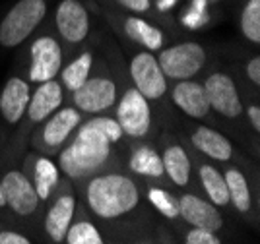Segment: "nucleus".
Segmentation results:
<instances>
[{
    "instance_id": "obj_1",
    "label": "nucleus",
    "mask_w": 260,
    "mask_h": 244,
    "mask_svg": "<svg viewBox=\"0 0 260 244\" xmlns=\"http://www.w3.org/2000/svg\"><path fill=\"white\" fill-rule=\"evenodd\" d=\"M86 207L99 221H119L128 217L142 203L140 186L122 172H98L84 188Z\"/></svg>"
},
{
    "instance_id": "obj_2",
    "label": "nucleus",
    "mask_w": 260,
    "mask_h": 244,
    "mask_svg": "<svg viewBox=\"0 0 260 244\" xmlns=\"http://www.w3.org/2000/svg\"><path fill=\"white\" fill-rule=\"evenodd\" d=\"M111 159H113V146L74 136L72 142H66L62 146L56 159V167L66 179L82 181L98 175Z\"/></svg>"
},
{
    "instance_id": "obj_3",
    "label": "nucleus",
    "mask_w": 260,
    "mask_h": 244,
    "mask_svg": "<svg viewBox=\"0 0 260 244\" xmlns=\"http://www.w3.org/2000/svg\"><path fill=\"white\" fill-rule=\"evenodd\" d=\"M47 14L45 0H18L0 21V45L14 49L31 35Z\"/></svg>"
},
{
    "instance_id": "obj_4",
    "label": "nucleus",
    "mask_w": 260,
    "mask_h": 244,
    "mask_svg": "<svg viewBox=\"0 0 260 244\" xmlns=\"http://www.w3.org/2000/svg\"><path fill=\"white\" fill-rule=\"evenodd\" d=\"M157 62L167 80H190L206 66V51L200 43L186 41L157 51Z\"/></svg>"
},
{
    "instance_id": "obj_5",
    "label": "nucleus",
    "mask_w": 260,
    "mask_h": 244,
    "mask_svg": "<svg viewBox=\"0 0 260 244\" xmlns=\"http://www.w3.org/2000/svg\"><path fill=\"white\" fill-rule=\"evenodd\" d=\"M115 120L119 122L122 134L128 138L138 140L148 136V132L152 128L150 101L142 95L136 87H128L117 103Z\"/></svg>"
},
{
    "instance_id": "obj_6",
    "label": "nucleus",
    "mask_w": 260,
    "mask_h": 244,
    "mask_svg": "<svg viewBox=\"0 0 260 244\" xmlns=\"http://www.w3.org/2000/svg\"><path fill=\"white\" fill-rule=\"evenodd\" d=\"M74 109L82 115H103L117 103V84L111 76L93 74L72 93Z\"/></svg>"
},
{
    "instance_id": "obj_7",
    "label": "nucleus",
    "mask_w": 260,
    "mask_h": 244,
    "mask_svg": "<svg viewBox=\"0 0 260 244\" xmlns=\"http://www.w3.org/2000/svg\"><path fill=\"white\" fill-rule=\"evenodd\" d=\"M132 87H136L148 101H159L167 93V78L159 68L155 54L144 51L132 56L128 64Z\"/></svg>"
},
{
    "instance_id": "obj_8",
    "label": "nucleus",
    "mask_w": 260,
    "mask_h": 244,
    "mask_svg": "<svg viewBox=\"0 0 260 244\" xmlns=\"http://www.w3.org/2000/svg\"><path fill=\"white\" fill-rule=\"evenodd\" d=\"M60 70H62V49L58 41L49 35L35 39L29 51L27 80H31V84H43L49 80H56Z\"/></svg>"
},
{
    "instance_id": "obj_9",
    "label": "nucleus",
    "mask_w": 260,
    "mask_h": 244,
    "mask_svg": "<svg viewBox=\"0 0 260 244\" xmlns=\"http://www.w3.org/2000/svg\"><path fill=\"white\" fill-rule=\"evenodd\" d=\"M0 182H2L6 207L12 213H16L20 217H31L33 213L39 210L41 202L37 198V192L23 170L10 169L8 172H4Z\"/></svg>"
},
{
    "instance_id": "obj_10",
    "label": "nucleus",
    "mask_w": 260,
    "mask_h": 244,
    "mask_svg": "<svg viewBox=\"0 0 260 244\" xmlns=\"http://www.w3.org/2000/svg\"><path fill=\"white\" fill-rule=\"evenodd\" d=\"M202 85L212 111L225 118H237L243 113V101L231 76L225 72H214L208 76Z\"/></svg>"
},
{
    "instance_id": "obj_11",
    "label": "nucleus",
    "mask_w": 260,
    "mask_h": 244,
    "mask_svg": "<svg viewBox=\"0 0 260 244\" xmlns=\"http://www.w3.org/2000/svg\"><path fill=\"white\" fill-rule=\"evenodd\" d=\"M80 124H82V113L78 109L60 107L45 120V124L37 134V146L47 151L62 148Z\"/></svg>"
},
{
    "instance_id": "obj_12",
    "label": "nucleus",
    "mask_w": 260,
    "mask_h": 244,
    "mask_svg": "<svg viewBox=\"0 0 260 244\" xmlns=\"http://www.w3.org/2000/svg\"><path fill=\"white\" fill-rule=\"evenodd\" d=\"M76 217V198L70 190H58L43 217V231L51 244L64 242L66 231Z\"/></svg>"
},
{
    "instance_id": "obj_13",
    "label": "nucleus",
    "mask_w": 260,
    "mask_h": 244,
    "mask_svg": "<svg viewBox=\"0 0 260 244\" xmlns=\"http://www.w3.org/2000/svg\"><path fill=\"white\" fill-rule=\"evenodd\" d=\"M179 200V219H183L188 227L206 229L219 233L223 227V217L210 200H204L196 194H183Z\"/></svg>"
},
{
    "instance_id": "obj_14",
    "label": "nucleus",
    "mask_w": 260,
    "mask_h": 244,
    "mask_svg": "<svg viewBox=\"0 0 260 244\" xmlns=\"http://www.w3.org/2000/svg\"><path fill=\"white\" fill-rule=\"evenodd\" d=\"M54 23L60 37L70 45H78L89 35V14L78 0H62L56 6Z\"/></svg>"
},
{
    "instance_id": "obj_15",
    "label": "nucleus",
    "mask_w": 260,
    "mask_h": 244,
    "mask_svg": "<svg viewBox=\"0 0 260 244\" xmlns=\"http://www.w3.org/2000/svg\"><path fill=\"white\" fill-rule=\"evenodd\" d=\"M64 101V87L56 80H49L43 84H37V89L29 97V105L25 111V117L29 124H41L47 118L58 111Z\"/></svg>"
},
{
    "instance_id": "obj_16",
    "label": "nucleus",
    "mask_w": 260,
    "mask_h": 244,
    "mask_svg": "<svg viewBox=\"0 0 260 244\" xmlns=\"http://www.w3.org/2000/svg\"><path fill=\"white\" fill-rule=\"evenodd\" d=\"M29 97H31L29 82L20 78V76H12L4 84L2 93H0V115H2L6 124L14 126L25 117Z\"/></svg>"
},
{
    "instance_id": "obj_17",
    "label": "nucleus",
    "mask_w": 260,
    "mask_h": 244,
    "mask_svg": "<svg viewBox=\"0 0 260 244\" xmlns=\"http://www.w3.org/2000/svg\"><path fill=\"white\" fill-rule=\"evenodd\" d=\"M25 169L29 172H25V170L23 172L31 181L39 202L51 200V196L56 192L58 184H60V170L56 167V163H53L49 157H43V155H29V159L25 163Z\"/></svg>"
},
{
    "instance_id": "obj_18",
    "label": "nucleus",
    "mask_w": 260,
    "mask_h": 244,
    "mask_svg": "<svg viewBox=\"0 0 260 244\" xmlns=\"http://www.w3.org/2000/svg\"><path fill=\"white\" fill-rule=\"evenodd\" d=\"M171 99L186 117L196 118V120L206 118L212 111L210 103H208L206 91H204V85L192 82V80L177 82L171 89Z\"/></svg>"
},
{
    "instance_id": "obj_19",
    "label": "nucleus",
    "mask_w": 260,
    "mask_h": 244,
    "mask_svg": "<svg viewBox=\"0 0 260 244\" xmlns=\"http://www.w3.org/2000/svg\"><path fill=\"white\" fill-rule=\"evenodd\" d=\"M190 142L200 153H204L212 161L225 163L233 157V144L214 128L196 126L190 134Z\"/></svg>"
},
{
    "instance_id": "obj_20",
    "label": "nucleus",
    "mask_w": 260,
    "mask_h": 244,
    "mask_svg": "<svg viewBox=\"0 0 260 244\" xmlns=\"http://www.w3.org/2000/svg\"><path fill=\"white\" fill-rule=\"evenodd\" d=\"M163 172L175 186L184 188L190 182V172H192V163L186 153V149L181 144H167L161 153Z\"/></svg>"
},
{
    "instance_id": "obj_21",
    "label": "nucleus",
    "mask_w": 260,
    "mask_h": 244,
    "mask_svg": "<svg viewBox=\"0 0 260 244\" xmlns=\"http://www.w3.org/2000/svg\"><path fill=\"white\" fill-rule=\"evenodd\" d=\"M74 136L78 138L89 140V142H98V144H109L115 146L122 140V130H120L119 122L113 117H103V115H95L86 122H82L76 128Z\"/></svg>"
},
{
    "instance_id": "obj_22",
    "label": "nucleus",
    "mask_w": 260,
    "mask_h": 244,
    "mask_svg": "<svg viewBox=\"0 0 260 244\" xmlns=\"http://www.w3.org/2000/svg\"><path fill=\"white\" fill-rule=\"evenodd\" d=\"M124 35L150 53L161 51L163 43H165V35L159 27H155L150 21L136 18V16H130L124 20Z\"/></svg>"
},
{
    "instance_id": "obj_23",
    "label": "nucleus",
    "mask_w": 260,
    "mask_h": 244,
    "mask_svg": "<svg viewBox=\"0 0 260 244\" xmlns=\"http://www.w3.org/2000/svg\"><path fill=\"white\" fill-rule=\"evenodd\" d=\"M128 169L136 177H144V179H155V181H159V179L165 177L161 153H157L150 146H138V148L130 153Z\"/></svg>"
},
{
    "instance_id": "obj_24",
    "label": "nucleus",
    "mask_w": 260,
    "mask_h": 244,
    "mask_svg": "<svg viewBox=\"0 0 260 244\" xmlns=\"http://www.w3.org/2000/svg\"><path fill=\"white\" fill-rule=\"evenodd\" d=\"M223 179L228 186L229 203H233V207L239 213L247 215L252 207V194H250V186L245 172L237 167H229L228 170H223Z\"/></svg>"
},
{
    "instance_id": "obj_25",
    "label": "nucleus",
    "mask_w": 260,
    "mask_h": 244,
    "mask_svg": "<svg viewBox=\"0 0 260 244\" xmlns=\"http://www.w3.org/2000/svg\"><path fill=\"white\" fill-rule=\"evenodd\" d=\"M198 179L202 182V188L206 192L210 202L214 203L216 207H228L229 194L221 170H217L216 167H212L208 163H200L198 165Z\"/></svg>"
},
{
    "instance_id": "obj_26",
    "label": "nucleus",
    "mask_w": 260,
    "mask_h": 244,
    "mask_svg": "<svg viewBox=\"0 0 260 244\" xmlns=\"http://www.w3.org/2000/svg\"><path fill=\"white\" fill-rule=\"evenodd\" d=\"M93 60H95L93 54L86 51V53H80L76 58H72L60 70V80H62L60 84L64 87V91L74 93L78 87L86 82L91 76V70H93Z\"/></svg>"
},
{
    "instance_id": "obj_27",
    "label": "nucleus",
    "mask_w": 260,
    "mask_h": 244,
    "mask_svg": "<svg viewBox=\"0 0 260 244\" xmlns=\"http://www.w3.org/2000/svg\"><path fill=\"white\" fill-rule=\"evenodd\" d=\"M62 244H105L99 227L87 217H74Z\"/></svg>"
},
{
    "instance_id": "obj_28",
    "label": "nucleus",
    "mask_w": 260,
    "mask_h": 244,
    "mask_svg": "<svg viewBox=\"0 0 260 244\" xmlns=\"http://www.w3.org/2000/svg\"><path fill=\"white\" fill-rule=\"evenodd\" d=\"M148 202L157 213H161L167 219H179V200L169 190L161 186H150L148 188Z\"/></svg>"
},
{
    "instance_id": "obj_29",
    "label": "nucleus",
    "mask_w": 260,
    "mask_h": 244,
    "mask_svg": "<svg viewBox=\"0 0 260 244\" xmlns=\"http://www.w3.org/2000/svg\"><path fill=\"white\" fill-rule=\"evenodd\" d=\"M241 31L247 41L260 43V0H247L241 12Z\"/></svg>"
},
{
    "instance_id": "obj_30",
    "label": "nucleus",
    "mask_w": 260,
    "mask_h": 244,
    "mask_svg": "<svg viewBox=\"0 0 260 244\" xmlns=\"http://www.w3.org/2000/svg\"><path fill=\"white\" fill-rule=\"evenodd\" d=\"M210 4L204 0H190V6L181 14V23L186 29H200L210 21Z\"/></svg>"
},
{
    "instance_id": "obj_31",
    "label": "nucleus",
    "mask_w": 260,
    "mask_h": 244,
    "mask_svg": "<svg viewBox=\"0 0 260 244\" xmlns=\"http://www.w3.org/2000/svg\"><path fill=\"white\" fill-rule=\"evenodd\" d=\"M183 244H221V238L214 231L188 227V231L183 233Z\"/></svg>"
},
{
    "instance_id": "obj_32",
    "label": "nucleus",
    "mask_w": 260,
    "mask_h": 244,
    "mask_svg": "<svg viewBox=\"0 0 260 244\" xmlns=\"http://www.w3.org/2000/svg\"><path fill=\"white\" fill-rule=\"evenodd\" d=\"M0 244H33V240L16 229H0Z\"/></svg>"
},
{
    "instance_id": "obj_33",
    "label": "nucleus",
    "mask_w": 260,
    "mask_h": 244,
    "mask_svg": "<svg viewBox=\"0 0 260 244\" xmlns=\"http://www.w3.org/2000/svg\"><path fill=\"white\" fill-rule=\"evenodd\" d=\"M245 74H247V78H249L254 85H260V56L258 54L250 56L249 60H247V64H245Z\"/></svg>"
},
{
    "instance_id": "obj_34",
    "label": "nucleus",
    "mask_w": 260,
    "mask_h": 244,
    "mask_svg": "<svg viewBox=\"0 0 260 244\" xmlns=\"http://www.w3.org/2000/svg\"><path fill=\"white\" fill-rule=\"evenodd\" d=\"M115 2L120 4L122 8H126V10L134 12V14H144L152 6V0H115Z\"/></svg>"
},
{
    "instance_id": "obj_35",
    "label": "nucleus",
    "mask_w": 260,
    "mask_h": 244,
    "mask_svg": "<svg viewBox=\"0 0 260 244\" xmlns=\"http://www.w3.org/2000/svg\"><path fill=\"white\" fill-rule=\"evenodd\" d=\"M243 111H245V115H247V118H249L252 130H254V132H260V109H258V105H249L247 109H243Z\"/></svg>"
},
{
    "instance_id": "obj_36",
    "label": "nucleus",
    "mask_w": 260,
    "mask_h": 244,
    "mask_svg": "<svg viewBox=\"0 0 260 244\" xmlns=\"http://www.w3.org/2000/svg\"><path fill=\"white\" fill-rule=\"evenodd\" d=\"M177 2H179V0H155V6H157L159 12H169L171 8L177 6Z\"/></svg>"
},
{
    "instance_id": "obj_37",
    "label": "nucleus",
    "mask_w": 260,
    "mask_h": 244,
    "mask_svg": "<svg viewBox=\"0 0 260 244\" xmlns=\"http://www.w3.org/2000/svg\"><path fill=\"white\" fill-rule=\"evenodd\" d=\"M6 207V202H4V192H2V182H0V210Z\"/></svg>"
},
{
    "instance_id": "obj_38",
    "label": "nucleus",
    "mask_w": 260,
    "mask_h": 244,
    "mask_svg": "<svg viewBox=\"0 0 260 244\" xmlns=\"http://www.w3.org/2000/svg\"><path fill=\"white\" fill-rule=\"evenodd\" d=\"M204 2H206V4H210V6H212V4H217V2H221V0H204Z\"/></svg>"
},
{
    "instance_id": "obj_39",
    "label": "nucleus",
    "mask_w": 260,
    "mask_h": 244,
    "mask_svg": "<svg viewBox=\"0 0 260 244\" xmlns=\"http://www.w3.org/2000/svg\"><path fill=\"white\" fill-rule=\"evenodd\" d=\"M134 244H152V242H134Z\"/></svg>"
}]
</instances>
